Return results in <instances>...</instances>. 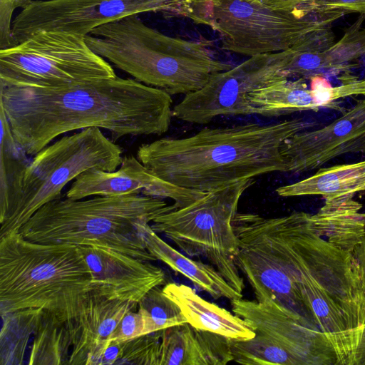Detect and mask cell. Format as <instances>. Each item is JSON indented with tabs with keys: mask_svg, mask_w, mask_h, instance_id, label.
Here are the masks:
<instances>
[{
	"mask_svg": "<svg viewBox=\"0 0 365 365\" xmlns=\"http://www.w3.org/2000/svg\"><path fill=\"white\" fill-rule=\"evenodd\" d=\"M171 95L134 78L118 76L58 87H0V106L27 155L61 134L88 128L113 140L162 135L173 116Z\"/></svg>",
	"mask_w": 365,
	"mask_h": 365,
	"instance_id": "obj_1",
	"label": "cell"
},
{
	"mask_svg": "<svg viewBox=\"0 0 365 365\" xmlns=\"http://www.w3.org/2000/svg\"><path fill=\"white\" fill-rule=\"evenodd\" d=\"M314 125L293 118L267 125L205 128L188 137L143 143L136 156L158 178L207 192L262 175L287 172L283 143Z\"/></svg>",
	"mask_w": 365,
	"mask_h": 365,
	"instance_id": "obj_2",
	"label": "cell"
},
{
	"mask_svg": "<svg viewBox=\"0 0 365 365\" xmlns=\"http://www.w3.org/2000/svg\"><path fill=\"white\" fill-rule=\"evenodd\" d=\"M309 213L275 217L292 274L312 321L333 345L339 365H352L365 324V289L352 253L312 227Z\"/></svg>",
	"mask_w": 365,
	"mask_h": 365,
	"instance_id": "obj_3",
	"label": "cell"
},
{
	"mask_svg": "<svg viewBox=\"0 0 365 365\" xmlns=\"http://www.w3.org/2000/svg\"><path fill=\"white\" fill-rule=\"evenodd\" d=\"M93 294L89 267L78 246L42 244L19 232L0 237V314L35 308L72 322Z\"/></svg>",
	"mask_w": 365,
	"mask_h": 365,
	"instance_id": "obj_4",
	"label": "cell"
},
{
	"mask_svg": "<svg viewBox=\"0 0 365 365\" xmlns=\"http://www.w3.org/2000/svg\"><path fill=\"white\" fill-rule=\"evenodd\" d=\"M171 208L162 198L142 194L60 197L40 207L19 233L38 243L97 245L152 262L157 259L147 250L139 226Z\"/></svg>",
	"mask_w": 365,
	"mask_h": 365,
	"instance_id": "obj_5",
	"label": "cell"
},
{
	"mask_svg": "<svg viewBox=\"0 0 365 365\" xmlns=\"http://www.w3.org/2000/svg\"><path fill=\"white\" fill-rule=\"evenodd\" d=\"M96 54L138 81L170 95L202 88L231 64L215 60L202 43L166 36L138 15L100 26L85 36Z\"/></svg>",
	"mask_w": 365,
	"mask_h": 365,
	"instance_id": "obj_6",
	"label": "cell"
},
{
	"mask_svg": "<svg viewBox=\"0 0 365 365\" xmlns=\"http://www.w3.org/2000/svg\"><path fill=\"white\" fill-rule=\"evenodd\" d=\"M344 16L275 9L256 0H192L186 15L217 32L222 49L248 56L287 50Z\"/></svg>",
	"mask_w": 365,
	"mask_h": 365,
	"instance_id": "obj_7",
	"label": "cell"
},
{
	"mask_svg": "<svg viewBox=\"0 0 365 365\" xmlns=\"http://www.w3.org/2000/svg\"><path fill=\"white\" fill-rule=\"evenodd\" d=\"M254 182H236L180 207L172 204L150 225L189 257L207 259L242 295L245 283L236 263L238 244L232 222L242 194Z\"/></svg>",
	"mask_w": 365,
	"mask_h": 365,
	"instance_id": "obj_8",
	"label": "cell"
},
{
	"mask_svg": "<svg viewBox=\"0 0 365 365\" xmlns=\"http://www.w3.org/2000/svg\"><path fill=\"white\" fill-rule=\"evenodd\" d=\"M232 312L255 332L231 339L233 361L246 365H339L327 336L312 322L272 299H234Z\"/></svg>",
	"mask_w": 365,
	"mask_h": 365,
	"instance_id": "obj_9",
	"label": "cell"
},
{
	"mask_svg": "<svg viewBox=\"0 0 365 365\" xmlns=\"http://www.w3.org/2000/svg\"><path fill=\"white\" fill-rule=\"evenodd\" d=\"M123 150L99 128L68 135L34 155L24 173L19 202L1 222L0 237L20 228L46 203L61 197L68 182L82 173L98 169L114 171L120 165Z\"/></svg>",
	"mask_w": 365,
	"mask_h": 365,
	"instance_id": "obj_10",
	"label": "cell"
},
{
	"mask_svg": "<svg viewBox=\"0 0 365 365\" xmlns=\"http://www.w3.org/2000/svg\"><path fill=\"white\" fill-rule=\"evenodd\" d=\"M115 76L85 36L76 34L40 30L0 49V87H58Z\"/></svg>",
	"mask_w": 365,
	"mask_h": 365,
	"instance_id": "obj_11",
	"label": "cell"
},
{
	"mask_svg": "<svg viewBox=\"0 0 365 365\" xmlns=\"http://www.w3.org/2000/svg\"><path fill=\"white\" fill-rule=\"evenodd\" d=\"M232 225L238 244L236 263L256 300L275 301L314 324L289 269L275 218L237 212Z\"/></svg>",
	"mask_w": 365,
	"mask_h": 365,
	"instance_id": "obj_12",
	"label": "cell"
},
{
	"mask_svg": "<svg viewBox=\"0 0 365 365\" xmlns=\"http://www.w3.org/2000/svg\"><path fill=\"white\" fill-rule=\"evenodd\" d=\"M192 0H34L12 21L15 45L33 33L61 31L81 36L130 15L162 11L186 16Z\"/></svg>",
	"mask_w": 365,
	"mask_h": 365,
	"instance_id": "obj_13",
	"label": "cell"
},
{
	"mask_svg": "<svg viewBox=\"0 0 365 365\" xmlns=\"http://www.w3.org/2000/svg\"><path fill=\"white\" fill-rule=\"evenodd\" d=\"M288 49L250 56L229 70L214 74L200 90L185 95L173 108V116L198 125L217 116L250 115L248 95L259 88L288 79L284 66Z\"/></svg>",
	"mask_w": 365,
	"mask_h": 365,
	"instance_id": "obj_14",
	"label": "cell"
},
{
	"mask_svg": "<svg viewBox=\"0 0 365 365\" xmlns=\"http://www.w3.org/2000/svg\"><path fill=\"white\" fill-rule=\"evenodd\" d=\"M287 173L319 169L349 153H365V96L322 128L306 130L286 140L281 148Z\"/></svg>",
	"mask_w": 365,
	"mask_h": 365,
	"instance_id": "obj_15",
	"label": "cell"
},
{
	"mask_svg": "<svg viewBox=\"0 0 365 365\" xmlns=\"http://www.w3.org/2000/svg\"><path fill=\"white\" fill-rule=\"evenodd\" d=\"M142 194L169 198L175 207L185 206L206 194L176 186L153 175L137 158L126 155L114 171L86 170L75 178L66 197L79 200L90 196Z\"/></svg>",
	"mask_w": 365,
	"mask_h": 365,
	"instance_id": "obj_16",
	"label": "cell"
},
{
	"mask_svg": "<svg viewBox=\"0 0 365 365\" xmlns=\"http://www.w3.org/2000/svg\"><path fill=\"white\" fill-rule=\"evenodd\" d=\"M92 276L93 293L108 299L139 303L153 287L165 285L163 269L112 249L79 245Z\"/></svg>",
	"mask_w": 365,
	"mask_h": 365,
	"instance_id": "obj_17",
	"label": "cell"
},
{
	"mask_svg": "<svg viewBox=\"0 0 365 365\" xmlns=\"http://www.w3.org/2000/svg\"><path fill=\"white\" fill-rule=\"evenodd\" d=\"M311 81L310 88L304 79H284L251 92L247 98L250 115L273 118L321 108H340L339 101L345 97L341 85L333 86L322 76Z\"/></svg>",
	"mask_w": 365,
	"mask_h": 365,
	"instance_id": "obj_18",
	"label": "cell"
},
{
	"mask_svg": "<svg viewBox=\"0 0 365 365\" xmlns=\"http://www.w3.org/2000/svg\"><path fill=\"white\" fill-rule=\"evenodd\" d=\"M138 304L108 299L93 293L81 316L71 322L72 349L69 365H99L110 338L125 314Z\"/></svg>",
	"mask_w": 365,
	"mask_h": 365,
	"instance_id": "obj_19",
	"label": "cell"
},
{
	"mask_svg": "<svg viewBox=\"0 0 365 365\" xmlns=\"http://www.w3.org/2000/svg\"><path fill=\"white\" fill-rule=\"evenodd\" d=\"M156 334L155 365H225L233 361L231 339L188 323Z\"/></svg>",
	"mask_w": 365,
	"mask_h": 365,
	"instance_id": "obj_20",
	"label": "cell"
},
{
	"mask_svg": "<svg viewBox=\"0 0 365 365\" xmlns=\"http://www.w3.org/2000/svg\"><path fill=\"white\" fill-rule=\"evenodd\" d=\"M163 292L178 305L187 322L197 329L233 340L255 336V332L243 319L204 299L187 285L167 283Z\"/></svg>",
	"mask_w": 365,
	"mask_h": 365,
	"instance_id": "obj_21",
	"label": "cell"
},
{
	"mask_svg": "<svg viewBox=\"0 0 365 365\" xmlns=\"http://www.w3.org/2000/svg\"><path fill=\"white\" fill-rule=\"evenodd\" d=\"M139 230L147 250L157 260L187 277L200 289L216 299L242 298L243 295L235 291L215 267L178 251L160 237L149 223L140 225Z\"/></svg>",
	"mask_w": 365,
	"mask_h": 365,
	"instance_id": "obj_22",
	"label": "cell"
},
{
	"mask_svg": "<svg viewBox=\"0 0 365 365\" xmlns=\"http://www.w3.org/2000/svg\"><path fill=\"white\" fill-rule=\"evenodd\" d=\"M354 195L326 198L309 220L315 233L332 245L353 253L365 238V212Z\"/></svg>",
	"mask_w": 365,
	"mask_h": 365,
	"instance_id": "obj_23",
	"label": "cell"
},
{
	"mask_svg": "<svg viewBox=\"0 0 365 365\" xmlns=\"http://www.w3.org/2000/svg\"><path fill=\"white\" fill-rule=\"evenodd\" d=\"M365 192V160L319 168L312 175L276 189L284 197L321 195L324 199Z\"/></svg>",
	"mask_w": 365,
	"mask_h": 365,
	"instance_id": "obj_24",
	"label": "cell"
},
{
	"mask_svg": "<svg viewBox=\"0 0 365 365\" xmlns=\"http://www.w3.org/2000/svg\"><path fill=\"white\" fill-rule=\"evenodd\" d=\"M0 223L19 200L24 173L29 165L26 153L16 141L4 109L0 106Z\"/></svg>",
	"mask_w": 365,
	"mask_h": 365,
	"instance_id": "obj_25",
	"label": "cell"
},
{
	"mask_svg": "<svg viewBox=\"0 0 365 365\" xmlns=\"http://www.w3.org/2000/svg\"><path fill=\"white\" fill-rule=\"evenodd\" d=\"M71 322L43 312L31 347L30 365L68 364L72 349Z\"/></svg>",
	"mask_w": 365,
	"mask_h": 365,
	"instance_id": "obj_26",
	"label": "cell"
},
{
	"mask_svg": "<svg viewBox=\"0 0 365 365\" xmlns=\"http://www.w3.org/2000/svg\"><path fill=\"white\" fill-rule=\"evenodd\" d=\"M43 312L41 309L26 308L1 315V365L23 364L29 338L34 335Z\"/></svg>",
	"mask_w": 365,
	"mask_h": 365,
	"instance_id": "obj_27",
	"label": "cell"
},
{
	"mask_svg": "<svg viewBox=\"0 0 365 365\" xmlns=\"http://www.w3.org/2000/svg\"><path fill=\"white\" fill-rule=\"evenodd\" d=\"M138 308L144 319L145 334L187 323L180 308L163 292L162 286L151 289Z\"/></svg>",
	"mask_w": 365,
	"mask_h": 365,
	"instance_id": "obj_28",
	"label": "cell"
},
{
	"mask_svg": "<svg viewBox=\"0 0 365 365\" xmlns=\"http://www.w3.org/2000/svg\"><path fill=\"white\" fill-rule=\"evenodd\" d=\"M156 342L155 331L125 341L116 364L155 365Z\"/></svg>",
	"mask_w": 365,
	"mask_h": 365,
	"instance_id": "obj_29",
	"label": "cell"
},
{
	"mask_svg": "<svg viewBox=\"0 0 365 365\" xmlns=\"http://www.w3.org/2000/svg\"><path fill=\"white\" fill-rule=\"evenodd\" d=\"M339 11L345 15L359 14L365 18V0H306L297 11L302 14Z\"/></svg>",
	"mask_w": 365,
	"mask_h": 365,
	"instance_id": "obj_30",
	"label": "cell"
},
{
	"mask_svg": "<svg viewBox=\"0 0 365 365\" xmlns=\"http://www.w3.org/2000/svg\"><path fill=\"white\" fill-rule=\"evenodd\" d=\"M34 0H0V49L15 46L12 16L16 9H25Z\"/></svg>",
	"mask_w": 365,
	"mask_h": 365,
	"instance_id": "obj_31",
	"label": "cell"
},
{
	"mask_svg": "<svg viewBox=\"0 0 365 365\" xmlns=\"http://www.w3.org/2000/svg\"><path fill=\"white\" fill-rule=\"evenodd\" d=\"M135 309L127 312L112 333L110 341L122 342L145 334L144 319Z\"/></svg>",
	"mask_w": 365,
	"mask_h": 365,
	"instance_id": "obj_32",
	"label": "cell"
},
{
	"mask_svg": "<svg viewBox=\"0 0 365 365\" xmlns=\"http://www.w3.org/2000/svg\"><path fill=\"white\" fill-rule=\"evenodd\" d=\"M272 9L297 11L306 0H256Z\"/></svg>",
	"mask_w": 365,
	"mask_h": 365,
	"instance_id": "obj_33",
	"label": "cell"
},
{
	"mask_svg": "<svg viewBox=\"0 0 365 365\" xmlns=\"http://www.w3.org/2000/svg\"><path fill=\"white\" fill-rule=\"evenodd\" d=\"M352 254L357 262L361 280L365 289V238L356 247Z\"/></svg>",
	"mask_w": 365,
	"mask_h": 365,
	"instance_id": "obj_34",
	"label": "cell"
},
{
	"mask_svg": "<svg viewBox=\"0 0 365 365\" xmlns=\"http://www.w3.org/2000/svg\"><path fill=\"white\" fill-rule=\"evenodd\" d=\"M352 365H365V324L361 329Z\"/></svg>",
	"mask_w": 365,
	"mask_h": 365,
	"instance_id": "obj_35",
	"label": "cell"
}]
</instances>
